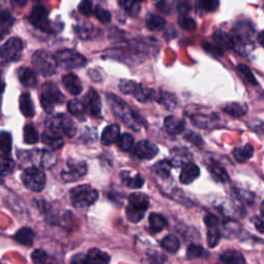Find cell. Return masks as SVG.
Returning <instances> with one entry per match:
<instances>
[{
    "label": "cell",
    "mask_w": 264,
    "mask_h": 264,
    "mask_svg": "<svg viewBox=\"0 0 264 264\" xmlns=\"http://www.w3.org/2000/svg\"><path fill=\"white\" fill-rule=\"evenodd\" d=\"M67 108H68V112L72 113V115L75 116L76 118L81 120H85V115L87 113H86L84 102L76 100V99L70 100L67 104Z\"/></svg>",
    "instance_id": "cell-35"
},
{
    "label": "cell",
    "mask_w": 264,
    "mask_h": 264,
    "mask_svg": "<svg viewBox=\"0 0 264 264\" xmlns=\"http://www.w3.org/2000/svg\"><path fill=\"white\" fill-rule=\"evenodd\" d=\"M158 147L149 140H140L134 148V154L140 159L151 160L158 154Z\"/></svg>",
    "instance_id": "cell-14"
},
{
    "label": "cell",
    "mask_w": 264,
    "mask_h": 264,
    "mask_svg": "<svg viewBox=\"0 0 264 264\" xmlns=\"http://www.w3.org/2000/svg\"><path fill=\"white\" fill-rule=\"evenodd\" d=\"M48 258V255L42 250H35L31 254V259L35 264H42L45 263Z\"/></svg>",
    "instance_id": "cell-53"
},
{
    "label": "cell",
    "mask_w": 264,
    "mask_h": 264,
    "mask_svg": "<svg viewBox=\"0 0 264 264\" xmlns=\"http://www.w3.org/2000/svg\"><path fill=\"white\" fill-rule=\"evenodd\" d=\"M157 100L160 104H162L165 109L170 111L174 110L178 104L175 96L169 92H161L159 95H158Z\"/></svg>",
    "instance_id": "cell-36"
},
{
    "label": "cell",
    "mask_w": 264,
    "mask_h": 264,
    "mask_svg": "<svg viewBox=\"0 0 264 264\" xmlns=\"http://www.w3.org/2000/svg\"><path fill=\"white\" fill-rule=\"evenodd\" d=\"M34 236L35 234L31 228L23 227L14 235V239L19 244L26 245V247H30V245L33 244Z\"/></svg>",
    "instance_id": "cell-28"
},
{
    "label": "cell",
    "mask_w": 264,
    "mask_h": 264,
    "mask_svg": "<svg viewBox=\"0 0 264 264\" xmlns=\"http://www.w3.org/2000/svg\"><path fill=\"white\" fill-rule=\"evenodd\" d=\"M48 17L49 13L47 8L43 7L42 5H38L33 7V10L29 16V21L34 27L40 29L41 31L52 32V25Z\"/></svg>",
    "instance_id": "cell-11"
},
{
    "label": "cell",
    "mask_w": 264,
    "mask_h": 264,
    "mask_svg": "<svg viewBox=\"0 0 264 264\" xmlns=\"http://www.w3.org/2000/svg\"><path fill=\"white\" fill-rule=\"evenodd\" d=\"M119 137H120V126L117 124L109 125L102 131L101 143L104 146H111L117 143Z\"/></svg>",
    "instance_id": "cell-19"
},
{
    "label": "cell",
    "mask_w": 264,
    "mask_h": 264,
    "mask_svg": "<svg viewBox=\"0 0 264 264\" xmlns=\"http://www.w3.org/2000/svg\"><path fill=\"white\" fill-rule=\"evenodd\" d=\"M55 58L57 63L65 68H82L87 64V59L80 53L74 50H61L56 53Z\"/></svg>",
    "instance_id": "cell-8"
},
{
    "label": "cell",
    "mask_w": 264,
    "mask_h": 264,
    "mask_svg": "<svg viewBox=\"0 0 264 264\" xmlns=\"http://www.w3.org/2000/svg\"><path fill=\"white\" fill-rule=\"evenodd\" d=\"M2 184H3V180H2V179H0V186H1Z\"/></svg>",
    "instance_id": "cell-61"
},
{
    "label": "cell",
    "mask_w": 264,
    "mask_h": 264,
    "mask_svg": "<svg viewBox=\"0 0 264 264\" xmlns=\"http://www.w3.org/2000/svg\"><path fill=\"white\" fill-rule=\"evenodd\" d=\"M254 155V148L252 145L247 144L244 147L236 148L233 151V156L239 162H245L247 160L251 159Z\"/></svg>",
    "instance_id": "cell-32"
},
{
    "label": "cell",
    "mask_w": 264,
    "mask_h": 264,
    "mask_svg": "<svg viewBox=\"0 0 264 264\" xmlns=\"http://www.w3.org/2000/svg\"><path fill=\"white\" fill-rule=\"evenodd\" d=\"M257 40L260 43V45L264 48V31H261L258 35H257Z\"/></svg>",
    "instance_id": "cell-59"
},
{
    "label": "cell",
    "mask_w": 264,
    "mask_h": 264,
    "mask_svg": "<svg viewBox=\"0 0 264 264\" xmlns=\"http://www.w3.org/2000/svg\"><path fill=\"white\" fill-rule=\"evenodd\" d=\"M63 85L65 87V89L73 95H78L82 91H83V86L82 83L80 81V78H78L75 75L69 74L63 76L62 78Z\"/></svg>",
    "instance_id": "cell-20"
},
{
    "label": "cell",
    "mask_w": 264,
    "mask_h": 264,
    "mask_svg": "<svg viewBox=\"0 0 264 264\" xmlns=\"http://www.w3.org/2000/svg\"><path fill=\"white\" fill-rule=\"evenodd\" d=\"M32 65L39 75L50 76L56 73L58 63L55 56L52 55L51 53L38 50L32 56Z\"/></svg>",
    "instance_id": "cell-2"
},
{
    "label": "cell",
    "mask_w": 264,
    "mask_h": 264,
    "mask_svg": "<svg viewBox=\"0 0 264 264\" xmlns=\"http://www.w3.org/2000/svg\"><path fill=\"white\" fill-rule=\"evenodd\" d=\"M47 126L50 130L67 137H73L76 131L74 121L64 113H58L56 116L50 117L47 120Z\"/></svg>",
    "instance_id": "cell-6"
},
{
    "label": "cell",
    "mask_w": 264,
    "mask_h": 264,
    "mask_svg": "<svg viewBox=\"0 0 264 264\" xmlns=\"http://www.w3.org/2000/svg\"><path fill=\"white\" fill-rule=\"evenodd\" d=\"M117 143H118V146L122 150V151L128 152L134 146V138L129 133H124V134L120 135Z\"/></svg>",
    "instance_id": "cell-43"
},
{
    "label": "cell",
    "mask_w": 264,
    "mask_h": 264,
    "mask_svg": "<svg viewBox=\"0 0 264 264\" xmlns=\"http://www.w3.org/2000/svg\"><path fill=\"white\" fill-rule=\"evenodd\" d=\"M149 224H150V230L154 233H158L162 231L167 226V221L162 215L153 213L149 217Z\"/></svg>",
    "instance_id": "cell-30"
},
{
    "label": "cell",
    "mask_w": 264,
    "mask_h": 264,
    "mask_svg": "<svg viewBox=\"0 0 264 264\" xmlns=\"http://www.w3.org/2000/svg\"><path fill=\"white\" fill-rule=\"evenodd\" d=\"M171 167H172V164L170 163V160H162V161L157 162L154 165L153 170L156 174H158L161 178H169L170 174Z\"/></svg>",
    "instance_id": "cell-38"
},
{
    "label": "cell",
    "mask_w": 264,
    "mask_h": 264,
    "mask_svg": "<svg viewBox=\"0 0 264 264\" xmlns=\"http://www.w3.org/2000/svg\"><path fill=\"white\" fill-rule=\"evenodd\" d=\"M220 2L215 1V0H204V1L199 2V7L202 11L210 13V12H215L217 11V8L219 7Z\"/></svg>",
    "instance_id": "cell-52"
},
{
    "label": "cell",
    "mask_w": 264,
    "mask_h": 264,
    "mask_svg": "<svg viewBox=\"0 0 264 264\" xmlns=\"http://www.w3.org/2000/svg\"><path fill=\"white\" fill-rule=\"evenodd\" d=\"M261 213H262V216L264 217V200L262 201V204H261Z\"/></svg>",
    "instance_id": "cell-60"
},
{
    "label": "cell",
    "mask_w": 264,
    "mask_h": 264,
    "mask_svg": "<svg viewBox=\"0 0 264 264\" xmlns=\"http://www.w3.org/2000/svg\"><path fill=\"white\" fill-rule=\"evenodd\" d=\"M78 12L81 14L85 15V16H90L93 12V7H92V3L90 1H83L78 5Z\"/></svg>",
    "instance_id": "cell-54"
},
{
    "label": "cell",
    "mask_w": 264,
    "mask_h": 264,
    "mask_svg": "<svg viewBox=\"0 0 264 264\" xmlns=\"http://www.w3.org/2000/svg\"><path fill=\"white\" fill-rule=\"evenodd\" d=\"M219 260L224 264H245L244 255L236 250H227L220 255Z\"/></svg>",
    "instance_id": "cell-25"
},
{
    "label": "cell",
    "mask_w": 264,
    "mask_h": 264,
    "mask_svg": "<svg viewBox=\"0 0 264 264\" xmlns=\"http://www.w3.org/2000/svg\"><path fill=\"white\" fill-rule=\"evenodd\" d=\"M213 38L216 42L217 48L220 50H230L233 49V40L232 38L229 37L227 33L222 30H217L214 32Z\"/></svg>",
    "instance_id": "cell-24"
},
{
    "label": "cell",
    "mask_w": 264,
    "mask_h": 264,
    "mask_svg": "<svg viewBox=\"0 0 264 264\" xmlns=\"http://www.w3.org/2000/svg\"><path fill=\"white\" fill-rule=\"evenodd\" d=\"M222 109L227 113V115L235 117V118L243 117L248 112L247 107L240 102H229V103L225 104Z\"/></svg>",
    "instance_id": "cell-29"
},
{
    "label": "cell",
    "mask_w": 264,
    "mask_h": 264,
    "mask_svg": "<svg viewBox=\"0 0 264 264\" xmlns=\"http://www.w3.org/2000/svg\"><path fill=\"white\" fill-rule=\"evenodd\" d=\"M22 51L23 41L19 38H12L0 48V57L8 62H14L21 58Z\"/></svg>",
    "instance_id": "cell-9"
},
{
    "label": "cell",
    "mask_w": 264,
    "mask_h": 264,
    "mask_svg": "<svg viewBox=\"0 0 264 264\" xmlns=\"http://www.w3.org/2000/svg\"><path fill=\"white\" fill-rule=\"evenodd\" d=\"M149 206H150L149 197L145 195L144 193L135 192V193H132V194L129 196V207L138 210V212L145 213L148 209Z\"/></svg>",
    "instance_id": "cell-17"
},
{
    "label": "cell",
    "mask_w": 264,
    "mask_h": 264,
    "mask_svg": "<svg viewBox=\"0 0 264 264\" xmlns=\"http://www.w3.org/2000/svg\"><path fill=\"white\" fill-rule=\"evenodd\" d=\"M121 179L123 181V184L125 185V186L131 188V189H139L144 186L145 184V180L142 177V175L136 173L135 175H130L129 172L127 171H122L121 172Z\"/></svg>",
    "instance_id": "cell-26"
},
{
    "label": "cell",
    "mask_w": 264,
    "mask_h": 264,
    "mask_svg": "<svg viewBox=\"0 0 264 264\" xmlns=\"http://www.w3.org/2000/svg\"><path fill=\"white\" fill-rule=\"evenodd\" d=\"M133 95L139 102H143V103L148 102L150 100H157V97H158V93L155 90L149 89V88H145L143 85H139V84H137Z\"/></svg>",
    "instance_id": "cell-23"
},
{
    "label": "cell",
    "mask_w": 264,
    "mask_h": 264,
    "mask_svg": "<svg viewBox=\"0 0 264 264\" xmlns=\"http://www.w3.org/2000/svg\"><path fill=\"white\" fill-rule=\"evenodd\" d=\"M126 215H127V219L129 220L130 222L137 223V222H139L140 220H142L144 218L145 213L138 212V210H136L134 208H132L131 207H128L126 208Z\"/></svg>",
    "instance_id": "cell-51"
},
{
    "label": "cell",
    "mask_w": 264,
    "mask_h": 264,
    "mask_svg": "<svg viewBox=\"0 0 264 264\" xmlns=\"http://www.w3.org/2000/svg\"><path fill=\"white\" fill-rule=\"evenodd\" d=\"M107 101L113 113L132 130H139L144 120L138 113L132 111L129 105L115 94H107Z\"/></svg>",
    "instance_id": "cell-1"
},
{
    "label": "cell",
    "mask_w": 264,
    "mask_h": 264,
    "mask_svg": "<svg viewBox=\"0 0 264 264\" xmlns=\"http://www.w3.org/2000/svg\"><path fill=\"white\" fill-rule=\"evenodd\" d=\"M13 146V138L10 132L2 131L0 133V151L8 155L12 151Z\"/></svg>",
    "instance_id": "cell-39"
},
{
    "label": "cell",
    "mask_w": 264,
    "mask_h": 264,
    "mask_svg": "<svg viewBox=\"0 0 264 264\" xmlns=\"http://www.w3.org/2000/svg\"><path fill=\"white\" fill-rule=\"evenodd\" d=\"M190 3L189 2H186V1H183V2H180L178 4V11L183 15H186L191 8H190Z\"/></svg>",
    "instance_id": "cell-58"
},
{
    "label": "cell",
    "mask_w": 264,
    "mask_h": 264,
    "mask_svg": "<svg viewBox=\"0 0 264 264\" xmlns=\"http://www.w3.org/2000/svg\"><path fill=\"white\" fill-rule=\"evenodd\" d=\"M185 137H186L189 140V142H191L192 144H194L195 146H199L200 147V146L204 145V142H202V138L198 134L194 133V132H189V133L186 136H185Z\"/></svg>",
    "instance_id": "cell-56"
},
{
    "label": "cell",
    "mask_w": 264,
    "mask_h": 264,
    "mask_svg": "<svg viewBox=\"0 0 264 264\" xmlns=\"http://www.w3.org/2000/svg\"><path fill=\"white\" fill-rule=\"evenodd\" d=\"M179 25L180 27L184 30H187V31H192L196 29V22L194 19H192V18L186 16V15H181V17L179 18Z\"/></svg>",
    "instance_id": "cell-45"
},
{
    "label": "cell",
    "mask_w": 264,
    "mask_h": 264,
    "mask_svg": "<svg viewBox=\"0 0 264 264\" xmlns=\"http://www.w3.org/2000/svg\"><path fill=\"white\" fill-rule=\"evenodd\" d=\"M18 76H19V80L24 87L33 88L38 84L37 75L28 67H21L18 70Z\"/></svg>",
    "instance_id": "cell-22"
},
{
    "label": "cell",
    "mask_w": 264,
    "mask_h": 264,
    "mask_svg": "<svg viewBox=\"0 0 264 264\" xmlns=\"http://www.w3.org/2000/svg\"><path fill=\"white\" fill-rule=\"evenodd\" d=\"M24 142L28 145H34L38 142V133L37 129L31 125H26L24 128Z\"/></svg>",
    "instance_id": "cell-41"
},
{
    "label": "cell",
    "mask_w": 264,
    "mask_h": 264,
    "mask_svg": "<svg viewBox=\"0 0 264 264\" xmlns=\"http://www.w3.org/2000/svg\"><path fill=\"white\" fill-rule=\"evenodd\" d=\"M14 23V18L10 12H1L0 13V30L6 31L12 27Z\"/></svg>",
    "instance_id": "cell-46"
},
{
    "label": "cell",
    "mask_w": 264,
    "mask_h": 264,
    "mask_svg": "<svg viewBox=\"0 0 264 264\" xmlns=\"http://www.w3.org/2000/svg\"><path fill=\"white\" fill-rule=\"evenodd\" d=\"M200 174V170L197 165L192 162L185 163L180 174V182L184 185H189L194 182Z\"/></svg>",
    "instance_id": "cell-16"
},
{
    "label": "cell",
    "mask_w": 264,
    "mask_h": 264,
    "mask_svg": "<svg viewBox=\"0 0 264 264\" xmlns=\"http://www.w3.org/2000/svg\"><path fill=\"white\" fill-rule=\"evenodd\" d=\"M255 35V28L250 21H240L233 27V49L244 50Z\"/></svg>",
    "instance_id": "cell-5"
},
{
    "label": "cell",
    "mask_w": 264,
    "mask_h": 264,
    "mask_svg": "<svg viewBox=\"0 0 264 264\" xmlns=\"http://www.w3.org/2000/svg\"><path fill=\"white\" fill-rule=\"evenodd\" d=\"M20 111L25 117L32 118L34 116V104L32 102V99L30 95L25 93L21 95L20 97Z\"/></svg>",
    "instance_id": "cell-31"
},
{
    "label": "cell",
    "mask_w": 264,
    "mask_h": 264,
    "mask_svg": "<svg viewBox=\"0 0 264 264\" xmlns=\"http://www.w3.org/2000/svg\"><path fill=\"white\" fill-rule=\"evenodd\" d=\"M87 260L89 264H109L111 257L99 249H91L87 254Z\"/></svg>",
    "instance_id": "cell-27"
},
{
    "label": "cell",
    "mask_w": 264,
    "mask_h": 264,
    "mask_svg": "<svg viewBox=\"0 0 264 264\" xmlns=\"http://www.w3.org/2000/svg\"><path fill=\"white\" fill-rule=\"evenodd\" d=\"M253 223L256 230L260 233H264V217L263 216H256L253 219Z\"/></svg>",
    "instance_id": "cell-55"
},
{
    "label": "cell",
    "mask_w": 264,
    "mask_h": 264,
    "mask_svg": "<svg viewBox=\"0 0 264 264\" xmlns=\"http://www.w3.org/2000/svg\"><path fill=\"white\" fill-rule=\"evenodd\" d=\"M94 15L101 23H110L112 20V15L109 11L104 10L101 6L97 5L94 10Z\"/></svg>",
    "instance_id": "cell-49"
},
{
    "label": "cell",
    "mask_w": 264,
    "mask_h": 264,
    "mask_svg": "<svg viewBox=\"0 0 264 264\" xmlns=\"http://www.w3.org/2000/svg\"><path fill=\"white\" fill-rule=\"evenodd\" d=\"M208 170H209V172L212 173L213 178L216 179L218 182L227 183L228 181H229V177H228L226 170L220 165L213 163L208 166Z\"/></svg>",
    "instance_id": "cell-37"
},
{
    "label": "cell",
    "mask_w": 264,
    "mask_h": 264,
    "mask_svg": "<svg viewBox=\"0 0 264 264\" xmlns=\"http://www.w3.org/2000/svg\"><path fill=\"white\" fill-rule=\"evenodd\" d=\"M87 171L88 167L85 162L75 159H68L67 169L62 171L61 177H62L65 182H75L85 177Z\"/></svg>",
    "instance_id": "cell-10"
},
{
    "label": "cell",
    "mask_w": 264,
    "mask_h": 264,
    "mask_svg": "<svg viewBox=\"0 0 264 264\" xmlns=\"http://www.w3.org/2000/svg\"><path fill=\"white\" fill-rule=\"evenodd\" d=\"M84 105L86 113H89L92 117H99L101 113V99L98 93L90 90L84 98Z\"/></svg>",
    "instance_id": "cell-13"
},
{
    "label": "cell",
    "mask_w": 264,
    "mask_h": 264,
    "mask_svg": "<svg viewBox=\"0 0 264 264\" xmlns=\"http://www.w3.org/2000/svg\"><path fill=\"white\" fill-rule=\"evenodd\" d=\"M262 128H263V130H264V123L262 124Z\"/></svg>",
    "instance_id": "cell-62"
},
{
    "label": "cell",
    "mask_w": 264,
    "mask_h": 264,
    "mask_svg": "<svg viewBox=\"0 0 264 264\" xmlns=\"http://www.w3.org/2000/svg\"><path fill=\"white\" fill-rule=\"evenodd\" d=\"M65 97L59 90V88L52 82H47L41 86L40 103L43 110L48 113H51L55 104H60L64 101Z\"/></svg>",
    "instance_id": "cell-4"
},
{
    "label": "cell",
    "mask_w": 264,
    "mask_h": 264,
    "mask_svg": "<svg viewBox=\"0 0 264 264\" xmlns=\"http://www.w3.org/2000/svg\"><path fill=\"white\" fill-rule=\"evenodd\" d=\"M147 27L149 30L151 31H160L165 28L166 21L163 19L162 17L158 15L150 14L147 18Z\"/></svg>",
    "instance_id": "cell-33"
},
{
    "label": "cell",
    "mask_w": 264,
    "mask_h": 264,
    "mask_svg": "<svg viewBox=\"0 0 264 264\" xmlns=\"http://www.w3.org/2000/svg\"><path fill=\"white\" fill-rule=\"evenodd\" d=\"M180 241L175 235L170 234L165 236L161 242V247L169 253L174 254L180 250Z\"/></svg>",
    "instance_id": "cell-34"
},
{
    "label": "cell",
    "mask_w": 264,
    "mask_h": 264,
    "mask_svg": "<svg viewBox=\"0 0 264 264\" xmlns=\"http://www.w3.org/2000/svg\"><path fill=\"white\" fill-rule=\"evenodd\" d=\"M15 169V162L13 159L6 156H0V174L7 175L10 174Z\"/></svg>",
    "instance_id": "cell-44"
},
{
    "label": "cell",
    "mask_w": 264,
    "mask_h": 264,
    "mask_svg": "<svg viewBox=\"0 0 264 264\" xmlns=\"http://www.w3.org/2000/svg\"><path fill=\"white\" fill-rule=\"evenodd\" d=\"M119 5L131 17L138 16L140 12V3L136 1H119Z\"/></svg>",
    "instance_id": "cell-42"
},
{
    "label": "cell",
    "mask_w": 264,
    "mask_h": 264,
    "mask_svg": "<svg viewBox=\"0 0 264 264\" xmlns=\"http://www.w3.org/2000/svg\"><path fill=\"white\" fill-rule=\"evenodd\" d=\"M206 255L205 249L198 245H190L187 249V258L196 259Z\"/></svg>",
    "instance_id": "cell-47"
},
{
    "label": "cell",
    "mask_w": 264,
    "mask_h": 264,
    "mask_svg": "<svg viewBox=\"0 0 264 264\" xmlns=\"http://www.w3.org/2000/svg\"><path fill=\"white\" fill-rule=\"evenodd\" d=\"M164 127L170 134H180L185 129V122L174 116H169L164 120Z\"/></svg>",
    "instance_id": "cell-21"
},
{
    "label": "cell",
    "mask_w": 264,
    "mask_h": 264,
    "mask_svg": "<svg viewBox=\"0 0 264 264\" xmlns=\"http://www.w3.org/2000/svg\"><path fill=\"white\" fill-rule=\"evenodd\" d=\"M237 70H239V72L242 74V75L244 76L245 80L247 81L249 84L254 85V86L257 85L256 78H255L253 73L251 72V69L248 66H245V64H239L237 65Z\"/></svg>",
    "instance_id": "cell-48"
},
{
    "label": "cell",
    "mask_w": 264,
    "mask_h": 264,
    "mask_svg": "<svg viewBox=\"0 0 264 264\" xmlns=\"http://www.w3.org/2000/svg\"><path fill=\"white\" fill-rule=\"evenodd\" d=\"M205 223L207 227V244L208 247L215 248L221 239V231L219 228V220L213 214H207L205 217Z\"/></svg>",
    "instance_id": "cell-12"
},
{
    "label": "cell",
    "mask_w": 264,
    "mask_h": 264,
    "mask_svg": "<svg viewBox=\"0 0 264 264\" xmlns=\"http://www.w3.org/2000/svg\"><path fill=\"white\" fill-rule=\"evenodd\" d=\"M70 200L75 207H87L92 206L98 198L97 190L93 189L89 185L77 186L70 191Z\"/></svg>",
    "instance_id": "cell-3"
},
{
    "label": "cell",
    "mask_w": 264,
    "mask_h": 264,
    "mask_svg": "<svg viewBox=\"0 0 264 264\" xmlns=\"http://www.w3.org/2000/svg\"><path fill=\"white\" fill-rule=\"evenodd\" d=\"M41 137H42L43 144L53 150H58L61 147H63L64 145V140H63L62 135L50 129L43 132Z\"/></svg>",
    "instance_id": "cell-18"
},
{
    "label": "cell",
    "mask_w": 264,
    "mask_h": 264,
    "mask_svg": "<svg viewBox=\"0 0 264 264\" xmlns=\"http://www.w3.org/2000/svg\"><path fill=\"white\" fill-rule=\"evenodd\" d=\"M22 182L29 190L40 192L46 186V175L38 167H28L22 173Z\"/></svg>",
    "instance_id": "cell-7"
},
{
    "label": "cell",
    "mask_w": 264,
    "mask_h": 264,
    "mask_svg": "<svg viewBox=\"0 0 264 264\" xmlns=\"http://www.w3.org/2000/svg\"><path fill=\"white\" fill-rule=\"evenodd\" d=\"M93 26L90 23H83V24H77L75 26V31L76 35L80 38L87 39L91 37L93 32Z\"/></svg>",
    "instance_id": "cell-40"
},
{
    "label": "cell",
    "mask_w": 264,
    "mask_h": 264,
    "mask_svg": "<svg viewBox=\"0 0 264 264\" xmlns=\"http://www.w3.org/2000/svg\"><path fill=\"white\" fill-rule=\"evenodd\" d=\"M72 264H89L87 260V255L77 254L72 259Z\"/></svg>",
    "instance_id": "cell-57"
},
{
    "label": "cell",
    "mask_w": 264,
    "mask_h": 264,
    "mask_svg": "<svg viewBox=\"0 0 264 264\" xmlns=\"http://www.w3.org/2000/svg\"><path fill=\"white\" fill-rule=\"evenodd\" d=\"M32 160L35 164L42 167V169H51L56 163V158L51 152L46 150H38L30 153Z\"/></svg>",
    "instance_id": "cell-15"
},
{
    "label": "cell",
    "mask_w": 264,
    "mask_h": 264,
    "mask_svg": "<svg viewBox=\"0 0 264 264\" xmlns=\"http://www.w3.org/2000/svg\"><path fill=\"white\" fill-rule=\"evenodd\" d=\"M136 86H137V84L135 82L127 81V80H122V81H120V84H119L120 90L123 93H125V94H132V95H133V93L135 91Z\"/></svg>",
    "instance_id": "cell-50"
}]
</instances>
